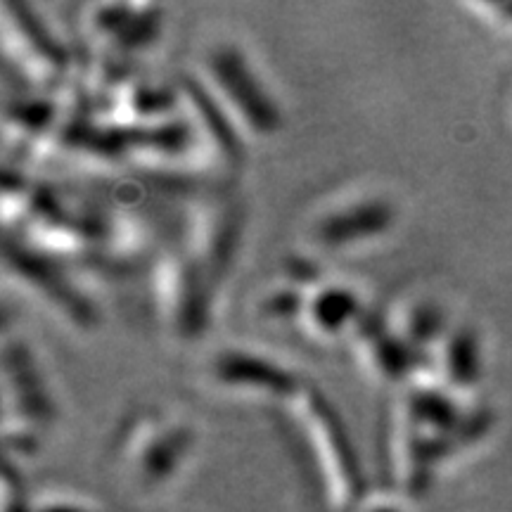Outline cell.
Returning <instances> with one entry per match:
<instances>
[{"label":"cell","instance_id":"cell-6","mask_svg":"<svg viewBox=\"0 0 512 512\" xmlns=\"http://www.w3.org/2000/svg\"><path fill=\"white\" fill-rule=\"evenodd\" d=\"M207 380L221 392L264 401H297L304 375L290 363L245 344H223L207 358Z\"/></svg>","mask_w":512,"mask_h":512},{"label":"cell","instance_id":"cell-13","mask_svg":"<svg viewBox=\"0 0 512 512\" xmlns=\"http://www.w3.org/2000/svg\"><path fill=\"white\" fill-rule=\"evenodd\" d=\"M432 375L448 392L472 389L482 377V344L472 325H451L432 356Z\"/></svg>","mask_w":512,"mask_h":512},{"label":"cell","instance_id":"cell-17","mask_svg":"<svg viewBox=\"0 0 512 512\" xmlns=\"http://www.w3.org/2000/svg\"><path fill=\"white\" fill-rule=\"evenodd\" d=\"M361 512H401V510L394 508V505H387V503H373V505H368V508L361 510Z\"/></svg>","mask_w":512,"mask_h":512},{"label":"cell","instance_id":"cell-7","mask_svg":"<svg viewBox=\"0 0 512 512\" xmlns=\"http://www.w3.org/2000/svg\"><path fill=\"white\" fill-rule=\"evenodd\" d=\"M5 425L41 430L57 418V403L41 363L24 339H8L3 351Z\"/></svg>","mask_w":512,"mask_h":512},{"label":"cell","instance_id":"cell-4","mask_svg":"<svg viewBox=\"0 0 512 512\" xmlns=\"http://www.w3.org/2000/svg\"><path fill=\"white\" fill-rule=\"evenodd\" d=\"M195 439L197 434L190 420L143 413L121 434V463L143 489H157L178 475L190 458Z\"/></svg>","mask_w":512,"mask_h":512},{"label":"cell","instance_id":"cell-14","mask_svg":"<svg viewBox=\"0 0 512 512\" xmlns=\"http://www.w3.org/2000/svg\"><path fill=\"white\" fill-rule=\"evenodd\" d=\"M389 320H392L396 332L411 344L415 354L425 358L427 366L432 370L434 351H437L441 339L446 337L448 328H451L444 309L437 302H432V299H413V302H408Z\"/></svg>","mask_w":512,"mask_h":512},{"label":"cell","instance_id":"cell-15","mask_svg":"<svg viewBox=\"0 0 512 512\" xmlns=\"http://www.w3.org/2000/svg\"><path fill=\"white\" fill-rule=\"evenodd\" d=\"M306 302V287L292 283V280H283L268 290L259 302V316L266 323L287 325V323H302Z\"/></svg>","mask_w":512,"mask_h":512},{"label":"cell","instance_id":"cell-16","mask_svg":"<svg viewBox=\"0 0 512 512\" xmlns=\"http://www.w3.org/2000/svg\"><path fill=\"white\" fill-rule=\"evenodd\" d=\"M36 512H98V510L88 508V505L76 503V501H64V498H55V501L43 503Z\"/></svg>","mask_w":512,"mask_h":512},{"label":"cell","instance_id":"cell-3","mask_svg":"<svg viewBox=\"0 0 512 512\" xmlns=\"http://www.w3.org/2000/svg\"><path fill=\"white\" fill-rule=\"evenodd\" d=\"M294 411L302 420L306 434H309L313 451L323 465L332 501L351 508L363 496V470L358 465V453L351 432L342 415L328 396L313 384L294 401Z\"/></svg>","mask_w":512,"mask_h":512},{"label":"cell","instance_id":"cell-9","mask_svg":"<svg viewBox=\"0 0 512 512\" xmlns=\"http://www.w3.org/2000/svg\"><path fill=\"white\" fill-rule=\"evenodd\" d=\"M368 316L366 299L356 285L347 280L320 278L306 287L302 328L323 342H337L344 335H356Z\"/></svg>","mask_w":512,"mask_h":512},{"label":"cell","instance_id":"cell-11","mask_svg":"<svg viewBox=\"0 0 512 512\" xmlns=\"http://www.w3.org/2000/svg\"><path fill=\"white\" fill-rule=\"evenodd\" d=\"M5 34L15 41L17 53L27 69H38L43 79H55L69 62L67 48L62 46L46 22L31 12L29 5L3 3Z\"/></svg>","mask_w":512,"mask_h":512},{"label":"cell","instance_id":"cell-8","mask_svg":"<svg viewBox=\"0 0 512 512\" xmlns=\"http://www.w3.org/2000/svg\"><path fill=\"white\" fill-rule=\"evenodd\" d=\"M5 264H8V271L17 275V280H22L36 294H41L64 318L74 320V325H79V328H93V320H98L93 302L69 275L67 268L57 264L55 259L43 254L41 249L24 245V242H19V245L8 242Z\"/></svg>","mask_w":512,"mask_h":512},{"label":"cell","instance_id":"cell-10","mask_svg":"<svg viewBox=\"0 0 512 512\" xmlns=\"http://www.w3.org/2000/svg\"><path fill=\"white\" fill-rule=\"evenodd\" d=\"M159 12L157 5H98L88 24L93 36L117 55H136L157 41L162 27Z\"/></svg>","mask_w":512,"mask_h":512},{"label":"cell","instance_id":"cell-1","mask_svg":"<svg viewBox=\"0 0 512 512\" xmlns=\"http://www.w3.org/2000/svg\"><path fill=\"white\" fill-rule=\"evenodd\" d=\"M200 79L240 131L268 138L283 128V110L252 57L238 41L221 38L204 50Z\"/></svg>","mask_w":512,"mask_h":512},{"label":"cell","instance_id":"cell-12","mask_svg":"<svg viewBox=\"0 0 512 512\" xmlns=\"http://www.w3.org/2000/svg\"><path fill=\"white\" fill-rule=\"evenodd\" d=\"M178 93L190 105V114L204 136L209 138L214 155L226 164H235L242 159V133L238 124L230 119L223 105L214 98V93L204 86L200 76L183 74L178 79Z\"/></svg>","mask_w":512,"mask_h":512},{"label":"cell","instance_id":"cell-5","mask_svg":"<svg viewBox=\"0 0 512 512\" xmlns=\"http://www.w3.org/2000/svg\"><path fill=\"white\" fill-rule=\"evenodd\" d=\"M219 290L221 285L190 249H176L157 261V311L171 335L178 339H192L207 330Z\"/></svg>","mask_w":512,"mask_h":512},{"label":"cell","instance_id":"cell-2","mask_svg":"<svg viewBox=\"0 0 512 512\" xmlns=\"http://www.w3.org/2000/svg\"><path fill=\"white\" fill-rule=\"evenodd\" d=\"M399 223V207L387 192L356 190L320 204L306 221V247L316 254H354L382 242Z\"/></svg>","mask_w":512,"mask_h":512}]
</instances>
